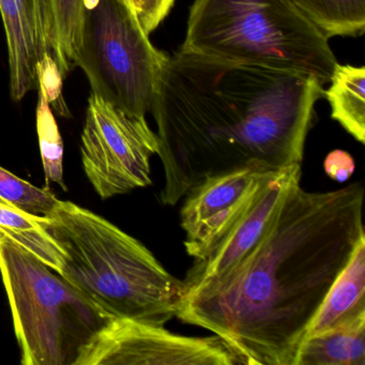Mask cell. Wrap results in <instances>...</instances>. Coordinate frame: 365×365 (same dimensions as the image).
I'll return each mask as SVG.
<instances>
[{
  "label": "cell",
  "mask_w": 365,
  "mask_h": 365,
  "mask_svg": "<svg viewBox=\"0 0 365 365\" xmlns=\"http://www.w3.org/2000/svg\"><path fill=\"white\" fill-rule=\"evenodd\" d=\"M364 189L296 183L249 255L187 292L177 317L223 339L237 364L296 365L329 289L364 238Z\"/></svg>",
  "instance_id": "1"
},
{
  "label": "cell",
  "mask_w": 365,
  "mask_h": 365,
  "mask_svg": "<svg viewBox=\"0 0 365 365\" xmlns=\"http://www.w3.org/2000/svg\"><path fill=\"white\" fill-rule=\"evenodd\" d=\"M324 98L307 74L211 58L168 55L151 102L164 168V205L175 206L209 177L301 163Z\"/></svg>",
  "instance_id": "2"
},
{
  "label": "cell",
  "mask_w": 365,
  "mask_h": 365,
  "mask_svg": "<svg viewBox=\"0 0 365 365\" xmlns=\"http://www.w3.org/2000/svg\"><path fill=\"white\" fill-rule=\"evenodd\" d=\"M44 217L65 252L59 274L110 317L158 326L177 317L187 285L138 239L72 202L58 200Z\"/></svg>",
  "instance_id": "3"
},
{
  "label": "cell",
  "mask_w": 365,
  "mask_h": 365,
  "mask_svg": "<svg viewBox=\"0 0 365 365\" xmlns=\"http://www.w3.org/2000/svg\"><path fill=\"white\" fill-rule=\"evenodd\" d=\"M330 38L292 0H195L181 50L307 74L329 84Z\"/></svg>",
  "instance_id": "4"
},
{
  "label": "cell",
  "mask_w": 365,
  "mask_h": 365,
  "mask_svg": "<svg viewBox=\"0 0 365 365\" xmlns=\"http://www.w3.org/2000/svg\"><path fill=\"white\" fill-rule=\"evenodd\" d=\"M0 274L24 365H76L110 317L76 286L0 232Z\"/></svg>",
  "instance_id": "5"
},
{
  "label": "cell",
  "mask_w": 365,
  "mask_h": 365,
  "mask_svg": "<svg viewBox=\"0 0 365 365\" xmlns=\"http://www.w3.org/2000/svg\"><path fill=\"white\" fill-rule=\"evenodd\" d=\"M168 55L158 50L125 0H88L78 67L91 93L136 117L150 112Z\"/></svg>",
  "instance_id": "6"
},
{
  "label": "cell",
  "mask_w": 365,
  "mask_h": 365,
  "mask_svg": "<svg viewBox=\"0 0 365 365\" xmlns=\"http://www.w3.org/2000/svg\"><path fill=\"white\" fill-rule=\"evenodd\" d=\"M159 140L146 117H136L91 93L81 140L83 168L102 200L151 185Z\"/></svg>",
  "instance_id": "7"
},
{
  "label": "cell",
  "mask_w": 365,
  "mask_h": 365,
  "mask_svg": "<svg viewBox=\"0 0 365 365\" xmlns=\"http://www.w3.org/2000/svg\"><path fill=\"white\" fill-rule=\"evenodd\" d=\"M221 337L175 334L164 326L114 318L81 352L76 365H236Z\"/></svg>",
  "instance_id": "8"
},
{
  "label": "cell",
  "mask_w": 365,
  "mask_h": 365,
  "mask_svg": "<svg viewBox=\"0 0 365 365\" xmlns=\"http://www.w3.org/2000/svg\"><path fill=\"white\" fill-rule=\"evenodd\" d=\"M271 170L243 168L209 177L192 189L181 208L187 254L204 257L232 227Z\"/></svg>",
  "instance_id": "9"
},
{
  "label": "cell",
  "mask_w": 365,
  "mask_h": 365,
  "mask_svg": "<svg viewBox=\"0 0 365 365\" xmlns=\"http://www.w3.org/2000/svg\"><path fill=\"white\" fill-rule=\"evenodd\" d=\"M301 163L271 170L236 223L200 259L194 260L185 281L187 292L219 279L238 266L254 249L270 225L296 183L300 182Z\"/></svg>",
  "instance_id": "10"
},
{
  "label": "cell",
  "mask_w": 365,
  "mask_h": 365,
  "mask_svg": "<svg viewBox=\"0 0 365 365\" xmlns=\"http://www.w3.org/2000/svg\"><path fill=\"white\" fill-rule=\"evenodd\" d=\"M88 0H29L40 63L52 59L66 80L78 68Z\"/></svg>",
  "instance_id": "11"
},
{
  "label": "cell",
  "mask_w": 365,
  "mask_h": 365,
  "mask_svg": "<svg viewBox=\"0 0 365 365\" xmlns=\"http://www.w3.org/2000/svg\"><path fill=\"white\" fill-rule=\"evenodd\" d=\"M9 59L10 95L24 99L39 88V48L29 0H0Z\"/></svg>",
  "instance_id": "12"
},
{
  "label": "cell",
  "mask_w": 365,
  "mask_h": 365,
  "mask_svg": "<svg viewBox=\"0 0 365 365\" xmlns=\"http://www.w3.org/2000/svg\"><path fill=\"white\" fill-rule=\"evenodd\" d=\"M361 316H365V237L359 241L349 262L329 289L307 337L343 326Z\"/></svg>",
  "instance_id": "13"
},
{
  "label": "cell",
  "mask_w": 365,
  "mask_h": 365,
  "mask_svg": "<svg viewBox=\"0 0 365 365\" xmlns=\"http://www.w3.org/2000/svg\"><path fill=\"white\" fill-rule=\"evenodd\" d=\"M296 365H365V316L307 336Z\"/></svg>",
  "instance_id": "14"
},
{
  "label": "cell",
  "mask_w": 365,
  "mask_h": 365,
  "mask_svg": "<svg viewBox=\"0 0 365 365\" xmlns=\"http://www.w3.org/2000/svg\"><path fill=\"white\" fill-rule=\"evenodd\" d=\"M324 98L331 117L356 142L365 143V68L337 63Z\"/></svg>",
  "instance_id": "15"
},
{
  "label": "cell",
  "mask_w": 365,
  "mask_h": 365,
  "mask_svg": "<svg viewBox=\"0 0 365 365\" xmlns=\"http://www.w3.org/2000/svg\"><path fill=\"white\" fill-rule=\"evenodd\" d=\"M46 223L43 215H31L0 202V232L61 273L65 252L48 232Z\"/></svg>",
  "instance_id": "16"
},
{
  "label": "cell",
  "mask_w": 365,
  "mask_h": 365,
  "mask_svg": "<svg viewBox=\"0 0 365 365\" xmlns=\"http://www.w3.org/2000/svg\"><path fill=\"white\" fill-rule=\"evenodd\" d=\"M327 37H359L365 31V0H292Z\"/></svg>",
  "instance_id": "17"
},
{
  "label": "cell",
  "mask_w": 365,
  "mask_h": 365,
  "mask_svg": "<svg viewBox=\"0 0 365 365\" xmlns=\"http://www.w3.org/2000/svg\"><path fill=\"white\" fill-rule=\"evenodd\" d=\"M37 132L46 185L57 183L67 191L63 178V142L42 87L38 88Z\"/></svg>",
  "instance_id": "18"
},
{
  "label": "cell",
  "mask_w": 365,
  "mask_h": 365,
  "mask_svg": "<svg viewBox=\"0 0 365 365\" xmlns=\"http://www.w3.org/2000/svg\"><path fill=\"white\" fill-rule=\"evenodd\" d=\"M59 200L46 187L40 189L0 166V202L36 215H48Z\"/></svg>",
  "instance_id": "19"
},
{
  "label": "cell",
  "mask_w": 365,
  "mask_h": 365,
  "mask_svg": "<svg viewBox=\"0 0 365 365\" xmlns=\"http://www.w3.org/2000/svg\"><path fill=\"white\" fill-rule=\"evenodd\" d=\"M324 170L327 175L337 182H345L356 170L354 158L347 151H331L324 160Z\"/></svg>",
  "instance_id": "20"
},
{
  "label": "cell",
  "mask_w": 365,
  "mask_h": 365,
  "mask_svg": "<svg viewBox=\"0 0 365 365\" xmlns=\"http://www.w3.org/2000/svg\"><path fill=\"white\" fill-rule=\"evenodd\" d=\"M125 1L135 12L147 35H150L160 26L155 16L153 0H125Z\"/></svg>",
  "instance_id": "21"
},
{
  "label": "cell",
  "mask_w": 365,
  "mask_h": 365,
  "mask_svg": "<svg viewBox=\"0 0 365 365\" xmlns=\"http://www.w3.org/2000/svg\"><path fill=\"white\" fill-rule=\"evenodd\" d=\"M176 0H153L155 4V16L160 25L165 20L166 16L172 11Z\"/></svg>",
  "instance_id": "22"
}]
</instances>
